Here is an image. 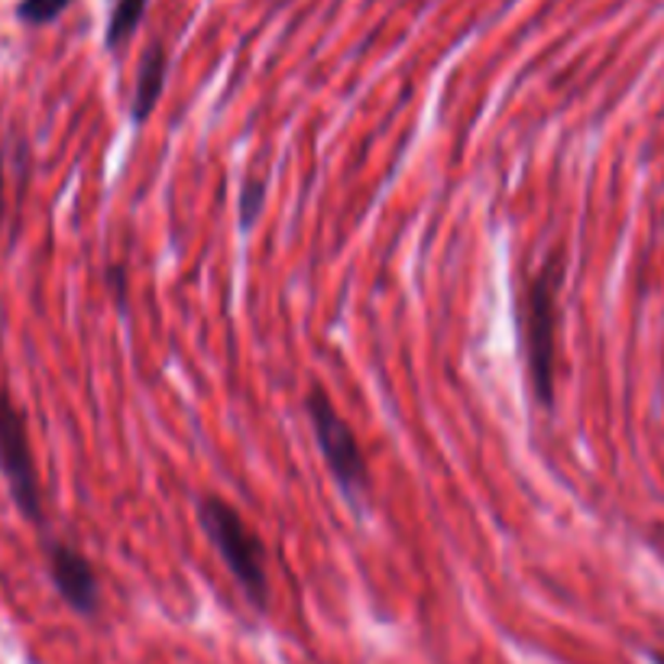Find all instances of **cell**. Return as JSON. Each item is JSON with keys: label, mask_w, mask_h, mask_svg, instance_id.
<instances>
[{"label": "cell", "mask_w": 664, "mask_h": 664, "mask_svg": "<svg viewBox=\"0 0 664 664\" xmlns=\"http://www.w3.org/2000/svg\"><path fill=\"white\" fill-rule=\"evenodd\" d=\"M199 525L221 554L224 567L243 590V597L256 606H269V577H266V548L259 535L243 522L237 506H230L221 496H202L199 499Z\"/></svg>", "instance_id": "cell-1"}, {"label": "cell", "mask_w": 664, "mask_h": 664, "mask_svg": "<svg viewBox=\"0 0 664 664\" xmlns=\"http://www.w3.org/2000/svg\"><path fill=\"white\" fill-rule=\"evenodd\" d=\"M564 282V256L551 253L522 298V328L528 347V373L535 399L554 406V357H558V289Z\"/></svg>", "instance_id": "cell-2"}, {"label": "cell", "mask_w": 664, "mask_h": 664, "mask_svg": "<svg viewBox=\"0 0 664 664\" xmlns=\"http://www.w3.org/2000/svg\"><path fill=\"white\" fill-rule=\"evenodd\" d=\"M305 412H308L315 442L324 454V463L331 476L337 480V489L350 502H360L370 489V470H367V454L360 447L357 432L337 416L334 403L318 386L305 396Z\"/></svg>", "instance_id": "cell-3"}, {"label": "cell", "mask_w": 664, "mask_h": 664, "mask_svg": "<svg viewBox=\"0 0 664 664\" xmlns=\"http://www.w3.org/2000/svg\"><path fill=\"white\" fill-rule=\"evenodd\" d=\"M0 473L13 496V506L36 525H42V486L29 447L26 416L7 390H0Z\"/></svg>", "instance_id": "cell-4"}, {"label": "cell", "mask_w": 664, "mask_h": 664, "mask_svg": "<svg viewBox=\"0 0 664 664\" xmlns=\"http://www.w3.org/2000/svg\"><path fill=\"white\" fill-rule=\"evenodd\" d=\"M46 564H49V577L59 597L78 616H94L101 606V587H98L94 564L65 541H46Z\"/></svg>", "instance_id": "cell-5"}, {"label": "cell", "mask_w": 664, "mask_h": 664, "mask_svg": "<svg viewBox=\"0 0 664 664\" xmlns=\"http://www.w3.org/2000/svg\"><path fill=\"white\" fill-rule=\"evenodd\" d=\"M166 72H169V55L159 42H153L140 62L137 72V88H133V101H130V120L140 127L150 120V114L159 104V94L166 88Z\"/></svg>", "instance_id": "cell-6"}, {"label": "cell", "mask_w": 664, "mask_h": 664, "mask_svg": "<svg viewBox=\"0 0 664 664\" xmlns=\"http://www.w3.org/2000/svg\"><path fill=\"white\" fill-rule=\"evenodd\" d=\"M146 3H150V0H117V3H114L111 20H107V33H104L107 49L124 46V42L137 33L140 20H143V13H146Z\"/></svg>", "instance_id": "cell-7"}, {"label": "cell", "mask_w": 664, "mask_h": 664, "mask_svg": "<svg viewBox=\"0 0 664 664\" xmlns=\"http://www.w3.org/2000/svg\"><path fill=\"white\" fill-rule=\"evenodd\" d=\"M72 0H20L16 3V16L26 23V26H46L52 23Z\"/></svg>", "instance_id": "cell-8"}, {"label": "cell", "mask_w": 664, "mask_h": 664, "mask_svg": "<svg viewBox=\"0 0 664 664\" xmlns=\"http://www.w3.org/2000/svg\"><path fill=\"white\" fill-rule=\"evenodd\" d=\"M259 199H263V182L259 179H246L243 186V199H240V224L250 227L259 215Z\"/></svg>", "instance_id": "cell-9"}, {"label": "cell", "mask_w": 664, "mask_h": 664, "mask_svg": "<svg viewBox=\"0 0 664 664\" xmlns=\"http://www.w3.org/2000/svg\"><path fill=\"white\" fill-rule=\"evenodd\" d=\"M107 285L114 289L117 305L127 311V266H124V263H114V266L107 269Z\"/></svg>", "instance_id": "cell-10"}, {"label": "cell", "mask_w": 664, "mask_h": 664, "mask_svg": "<svg viewBox=\"0 0 664 664\" xmlns=\"http://www.w3.org/2000/svg\"><path fill=\"white\" fill-rule=\"evenodd\" d=\"M3 189H7V179H3V150H0V224H3V212H7V195H3Z\"/></svg>", "instance_id": "cell-11"}, {"label": "cell", "mask_w": 664, "mask_h": 664, "mask_svg": "<svg viewBox=\"0 0 664 664\" xmlns=\"http://www.w3.org/2000/svg\"><path fill=\"white\" fill-rule=\"evenodd\" d=\"M652 664H664L662 652H655V655H652Z\"/></svg>", "instance_id": "cell-12"}]
</instances>
